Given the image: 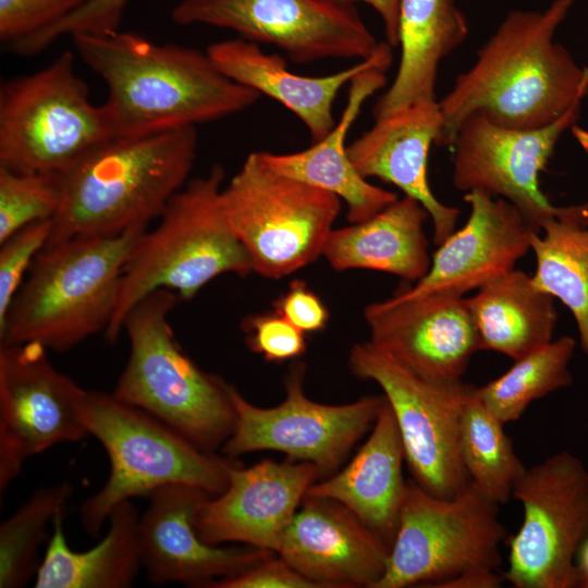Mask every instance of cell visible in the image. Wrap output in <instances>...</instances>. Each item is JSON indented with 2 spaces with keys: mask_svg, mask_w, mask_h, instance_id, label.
Listing matches in <instances>:
<instances>
[{
  "mask_svg": "<svg viewBox=\"0 0 588 588\" xmlns=\"http://www.w3.org/2000/svg\"><path fill=\"white\" fill-rule=\"evenodd\" d=\"M87 0H0V38L8 45L66 17Z\"/></svg>",
  "mask_w": 588,
  "mask_h": 588,
  "instance_id": "obj_37",
  "label": "cell"
},
{
  "mask_svg": "<svg viewBox=\"0 0 588 588\" xmlns=\"http://www.w3.org/2000/svg\"><path fill=\"white\" fill-rule=\"evenodd\" d=\"M348 364L355 376L382 389L414 481L440 498L462 492L469 478L461 455L460 427L471 384L422 377L369 341L352 347Z\"/></svg>",
  "mask_w": 588,
  "mask_h": 588,
  "instance_id": "obj_11",
  "label": "cell"
},
{
  "mask_svg": "<svg viewBox=\"0 0 588 588\" xmlns=\"http://www.w3.org/2000/svg\"><path fill=\"white\" fill-rule=\"evenodd\" d=\"M73 487L66 482L37 489L29 500L0 525V587L25 586L36 575L38 550L48 523L64 513Z\"/></svg>",
  "mask_w": 588,
  "mask_h": 588,
  "instance_id": "obj_33",
  "label": "cell"
},
{
  "mask_svg": "<svg viewBox=\"0 0 588 588\" xmlns=\"http://www.w3.org/2000/svg\"><path fill=\"white\" fill-rule=\"evenodd\" d=\"M36 342L0 343V493L32 456L88 431L79 406L86 390L57 370Z\"/></svg>",
  "mask_w": 588,
  "mask_h": 588,
  "instance_id": "obj_15",
  "label": "cell"
},
{
  "mask_svg": "<svg viewBox=\"0 0 588 588\" xmlns=\"http://www.w3.org/2000/svg\"><path fill=\"white\" fill-rule=\"evenodd\" d=\"M536 257L531 281L572 313L583 352L588 357V201L572 205L532 232Z\"/></svg>",
  "mask_w": 588,
  "mask_h": 588,
  "instance_id": "obj_30",
  "label": "cell"
},
{
  "mask_svg": "<svg viewBox=\"0 0 588 588\" xmlns=\"http://www.w3.org/2000/svg\"><path fill=\"white\" fill-rule=\"evenodd\" d=\"M79 413L88 434L105 448L110 473L102 488L81 505L82 527L98 537L113 509L173 483L223 492L237 462L203 451L177 431L136 406L102 391H87Z\"/></svg>",
  "mask_w": 588,
  "mask_h": 588,
  "instance_id": "obj_7",
  "label": "cell"
},
{
  "mask_svg": "<svg viewBox=\"0 0 588 588\" xmlns=\"http://www.w3.org/2000/svg\"><path fill=\"white\" fill-rule=\"evenodd\" d=\"M127 2L128 0H87L66 17L30 36L14 41L10 48L16 54L32 57L64 35L117 32Z\"/></svg>",
  "mask_w": 588,
  "mask_h": 588,
  "instance_id": "obj_35",
  "label": "cell"
},
{
  "mask_svg": "<svg viewBox=\"0 0 588 588\" xmlns=\"http://www.w3.org/2000/svg\"><path fill=\"white\" fill-rule=\"evenodd\" d=\"M247 346L268 362L302 356L307 347L305 333L277 311L249 316L242 323Z\"/></svg>",
  "mask_w": 588,
  "mask_h": 588,
  "instance_id": "obj_38",
  "label": "cell"
},
{
  "mask_svg": "<svg viewBox=\"0 0 588 588\" xmlns=\"http://www.w3.org/2000/svg\"><path fill=\"white\" fill-rule=\"evenodd\" d=\"M441 127L439 101L421 100L375 120V125L346 148L360 175L391 183L425 207L437 246L455 231L460 216L456 207L434 196L428 182V156Z\"/></svg>",
  "mask_w": 588,
  "mask_h": 588,
  "instance_id": "obj_22",
  "label": "cell"
},
{
  "mask_svg": "<svg viewBox=\"0 0 588 588\" xmlns=\"http://www.w3.org/2000/svg\"><path fill=\"white\" fill-rule=\"evenodd\" d=\"M504 580L494 569H474L449 578L434 588H495Z\"/></svg>",
  "mask_w": 588,
  "mask_h": 588,
  "instance_id": "obj_42",
  "label": "cell"
},
{
  "mask_svg": "<svg viewBox=\"0 0 588 588\" xmlns=\"http://www.w3.org/2000/svg\"><path fill=\"white\" fill-rule=\"evenodd\" d=\"M464 200L469 206L465 224L439 245L427 273L399 294L464 296L514 269L530 250L531 234L538 231L513 204L480 189L465 193Z\"/></svg>",
  "mask_w": 588,
  "mask_h": 588,
  "instance_id": "obj_21",
  "label": "cell"
},
{
  "mask_svg": "<svg viewBox=\"0 0 588 588\" xmlns=\"http://www.w3.org/2000/svg\"><path fill=\"white\" fill-rule=\"evenodd\" d=\"M180 297L158 290L123 322L130 355L113 395L158 418L197 448L215 452L232 434L230 383L201 370L181 348L168 321Z\"/></svg>",
  "mask_w": 588,
  "mask_h": 588,
  "instance_id": "obj_6",
  "label": "cell"
},
{
  "mask_svg": "<svg viewBox=\"0 0 588 588\" xmlns=\"http://www.w3.org/2000/svg\"><path fill=\"white\" fill-rule=\"evenodd\" d=\"M210 588H320L279 555L273 554L230 577L212 581Z\"/></svg>",
  "mask_w": 588,
  "mask_h": 588,
  "instance_id": "obj_39",
  "label": "cell"
},
{
  "mask_svg": "<svg viewBox=\"0 0 588 588\" xmlns=\"http://www.w3.org/2000/svg\"><path fill=\"white\" fill-rule=\"evenodd\" d=\"M220 201L253 271L275 280L323 255L341 210L334 194L266 168L254 152L222 187Z\"/></svg>",
  "mask_w": 588,
  "mask_h": 588,
  "instance_id": "obj_9",
  "label": "cell"
},
{
  "mask_svg": "<svg viewBox=\"0 0 588 588\" xmlns=\"http://www.w3.org/2000/svg\"><path fill=\"white\" fill-rule=\"evenodd\" d=\"M112 138L102 105L90 102L70 51L1 85L0 164L11 170L60 174Z\"/></svg>",
  "mask_w": 588,
  "mask_h": 588,
  "instance_id": "obj_8",
  "label": "cell"
},
{
  "mask_svg": "<svg viewBox=\"0 0 588 588\" xmlns=\"http://www.w3.org/2000/svg\"><path fill=\"white\" fill-rule=\"evenodd\" d=\"M480 350L516 360L553 340L559 320L555 298L536 287L531 275L512 269L466 297Z\"/></svg>",
  "mask_w": 588,
  "mask_h": 588,
  "instance_id": "obj_29",
  "label": "cell"
},
{
  "mask_svg": "<svg viewBox=\"0 0 588 588\" xmlns=\"http://www.w3.org/2000/svg\"><path fill=\"white\" fill-rule=\"evenodd\" d=\"M147 226L120 234L81 236L46 246L15 294L0 343L36 342L66 352L105 332L124 267Z\"/></svg>",
  "mask_w": 588,
  "mask_h": 588,
  "instance_id": "obj_4",
  "label": "cell"
},
{
  "mask_svg": "<svg viewBox=\"0 0 588 588\" xmlns=\"http://www.w3.org/2000/svg\"><path fill=\"white\" fill-rule=\"evenodd\" d=\"M503 427L471 385L461 419V455L469 482L498 505L510 501L526 469Z\"/></svg>",
  "mask_w": 588,
  "mask_h": 588,
  "instance_id": "obj_31",
  "label": "cell"
},
{
  "mask_svg": "<svg viewBox=\"0 0 588 588\" xmlns=\"http://www.w3.org/2000/svg\"><path fill=\"white\" fill-rule=\"evenodd\" d=\"M59 174L20 172L0 164V243L25 225L54 217Z\"/></svg>",
  "mask_w": 588,
  "mask_h": 588,
  "instance_id": "obj_34",
  "label": "cell"
},
{
  "mask_svg": "<svg viewBox=\"0 0 588 588\" xmlns=\"http://www.w3.org/2000/svg\"><path fill=\"white\" fill-rule=\"evenodd\" d=\"M578 586L588 588V537L577 553Z\"/></svg>",
  "mask_w": 588,
  "mask_h": 588,
  "instance_id": "obj_43",
  "label": "cell"
},
{
  "mask_svg": "<svg viewBox=\"0 0 588 588\" xmlns=\"http://www.w3.org/2000/svg\"><path fill=\"white\" fill-rule=\"evenodd\" d=\"M404 461L401 433L387 400L370 436L347 466L313 483L305 497L342 503L391 548L407 488Z\"/></svg>",
  "mask_w": 588,
  "mask_h": 588,
  "instance_id": "obj_25",
  "label": "cell"
},
{
  "mask_svg": "<svg viewBox=\"0 0 588 588\" xmlns=\"http://www.w3.org/2000/svg\"><path fill=\"white\" fill-rule=\"evenodd\" d=\"M196 150L195 127L97 146L59 174L61 203L46 246L147 226L187 183Z\"/></svg>",
  "mask_w": 588,
  "mask_h": 588,
  "instance_id": "obj_3",
  "label": "cell"
},
{
  "mask_svg": "<svg viewBox=\"0 0 588 588\" xmlns=\"http://www.w3.org/2000/svg\"><path fill=\"white\" fill-rule=\"evenodd\" d=\"M354 4L362 1L372 7L384 25L387 42L393 48L399 45V19L401 0H334Z\"/></svg>",
  "mask_w": 588,
  "mask_h": 588,
  "instance_id": "obj_41",
  "label": "cell"
},
{
  "mask_svg": "<svg viewBox=\"0 0 588 588\" xmlns=\"http://www.w3.org/2000/svg\"><path fill=\"white\" fill-rule=\"evenodd\" d=\"M512 498L524 510L518 531L509 540L504 580L516 588L578 586L575 559L588 537V469L561 451L524 470Z\"/></svg>",
  "mask_w": 588,
  "mask_h": 588,
  "instance_id": "obj_12",
  "label": "cell"
},
{
  "mask_svg": "<svg viewBox=\"0 0 588 588\" xmlns=\"http://www.w3.org/2000/svg\"><path fill=\"white\" fill-rule=\"evenodd\" d=\"M467 33L466 20L454 0H401V60L392 84L373 105V119L417 101L436 100L439 64Z\"/></svg>",
  "mask_w": 588,
  "mask_h": 588,
  "instance_id": "obj_27",
  "label": "cell"
},
{
  "mask_svg": "<svg viewBox=\"0 0 588 588\" xmlns=\"http://www.w3.org/2000/svg\"><path fill=\"white\" fill-rule=\"evenodd\" d=\"M304 376L303 363L292 365L284 379L285 399L267 408L252 404L230 384L236 421L221 454L237 458L277 451L287 460L314 464L320 478L331 476L373 426L387 397L366 396L342 405L317 403L305 394Z\"/></svg>",
  "mask_w": 588,
  "mask_h": 588,
  "instance_id": "obj_13",
  "label": "cell"
},
{
  "mask_svg": "<svg viewBox=\"0 0 588 588\" xmlns=\"http://www.w3.org/2000/svg\"><path fill=\"white\" fill-rule=\"evenodd\" d=\"M171 17L179 25H212L273 45L298 64L364 60L380 45L354 4L334 0H181Z\"/></svg>",
  "mask_w": 588,
  "mask_h": 588,
  "instance_id": "obj_14",
  "label": "cell"
},
{
  "mask_svg": "<svg viewBox=\"0 0 588 588\" xmlns=\"http://www.w3.org/2000/svg\"><path fill=\"white\" fill-rule=\"evenodd\" d=\"M429 218L405 195L365 221L333 229L322 256L338 271L376 270L417 282L431 265L424 230Z\"/></svg>",
  "mask_w": 588,
  "mask_h": 588,
  "instance_id": "obj_26",
  "label": "cell"
},
{
  "mask_svg": "<svg viewBox=\"0 0 588 588\" xmlns=\"http://www.w3.org/2000/svg\"><path fill=\"white\" fill-rule=\"evenodd\" d=\"M301 505L277 554L320 588H373L390 547L338 501L304 497Z\"/></svg>",
  "mask_w": 588,
  "mask_h": 588,
  "instance_id": "obj_20",
  "label": "cell"
},
{
  "mask_svg": "<svg viewBox=\"0 0 588 588\" xmlns=\"http://www.w3.org/2000/svg\"><path fill=\"white\" fill-rule=\"evenodd\" d=\"M225 176L213 166L206 176L188 181L168 203L159 223L146 231L122 274L112 319L103 332L114 343L130 310L155 291L174 292L189 301L224 273L245 277L250 258L230 228L220 194Z\"/></svg>",
  "mask_w": 588,
  "mask_h": 588,
  "instance_id": "obj_5",
  "label": "cell"
},
{
  "mask_svg": "<svg viewBox=\"0 0 588 588\" xmlns=\"http://www.w3.org/2000/svg\"><path fill=\"white\" fill-rule=\"evenodd\" d=\"M209 497L207 491L184 483L163 486L150 493L138 522L142 567L150 584L208 587L274 553L247 544L219 547L201 540L195 517Z\"/></svg>",
  "mask_w": 588,
  "mask_h": 588,
  "instance_id": "obj_18",
  "label": "cell"
},
{
  "mask_svg": "<svg viewBox=\"0 0 588 588\" xmlns=\"http://www.w3.org/2000/svg\"><path fill=\"white\" fill-rule=\"evenodd\" d=\"M63 515L52 522L45 555L35 575L36 588H126L142 567L139 515L131 500L117 505L105 537L89 550L73 551L63 531Z\"/></svg>",
  "mask_w": 588,
  "mask_h": 588,
  "instance_id": "obj_28",
  "label": "cell"
},
{
  "mask_svg": "<svg viewBox=\"0 0 588 588\" xmlns=\"http://www.w3.org/2000/svg\"><path fill=\"white\" fill-rule=\"evenodd\" d=\"M71 38L107 86L102 108L113 138L195 127L246 110L260 97L222 74L206 51L119 30Z\"/></svg>",
  "mask_w": 588,
  "mask_h": 588,
  "instance_id": "obj_2",
  "label": "cell"
},
{
  "mask_svg": "<svg viewBox=\"0 0 588 588\" xmlns=\"http://www.w3.org/2000/svg\"><path fill=\"white\" fill-rule=\"evenodd\" d=\"M52 219L29 223L0 243V327L34 259L46 247Z\"/></svg>",
  "mask_w": 588,
  "mask_h": 588,
  "instance_id": "obj_36",
  "label": "cell"
},
{
  "mask_svg": "<svg viewBox=\"0 0 588 588\" xmlns=\"http://www.w3.org/2000/svg\"><path fill=\"white\" fill-rule=\"evenodd\" d=\"M206 52L230 79L266 95L294 113L307 127L313 143L326 137L336 122L333 102L342 87L359 73L392 63V47L381 41L376 52L359 63L324 76L291 72L279 54L265 53L258 44L241 37L213 42Z\"/></svg>",
  "mask_w": 588,
  "mask_h": 588,
  "instance_id": "obj_23",
  "label": "cell"
},
{
  "mask_svg": "<svg viewBox=\"0 0 588 588\" xmlns=\"http://www.w3.org/2000/svg\"><path fill=\"white\" fill-rule=\"evenodd\" d=\"M319 478L308 462L266 458L247 468L236 462L225 490L209 497L196 513V531L209 544L233 542L277 553L308 488Z\"/></svg>",
  "mask_w": 588,
  "mask_h": 588,
  "instance_id": "obj_19",
  "label": "cell"
},
{
  "mask_svg": "<svg viewBox=\"0 0 588 588\" xmlns=\"http://www.w3.org/2000/svg\"><path fill=\"white\" fill-rule=\"evenodd\" d=\"M576 341L568 335L514 360L503 375L482 387L477 394L504 425L517 420L534 401L573 383L569 363Z\"/></svg>",
  "mask_w": 588,
  "mask_h": 588,
  "instance_id": "obj_32",
  "label": "cell"
},
{
  "mask_svg": "<svg viewBox=\"0 0 588 588\" xmlns=\"http://www.w3.org/2000/svg\"><path fill=\"white\" fill-rule=\"evenodd\" d=\"M369 342L418 375L457 380L480 351L466 297L431 292L395 294L365 308Z\"/></svg>",
  "mask_w": 588,
  "mask_h": 588,
  "instance_id": "obj_17",
  "label": "cell"
},
{
  "mask_svg": "<svg viewBox=\"0 0 588 588\" xmlns=\"http://www.w3.org/2000/svg\"><path fill=\"white\" fill-rule=\"evenodd\" d=\"M498 506L470 482L453 498L407 482L387 568L373 588L434 587L467 571H497L507 540Z\"/></svg>",
  "mask_w": 588,
  "mask_h": 588,
  "instance_id": "obj_10",
  "label": "cell"
},
{
  "mask_svg": "<svg viewBox=\"0 0 588 588\" xmlns=\"http://www.w3.org/2000/svg\"><path fill=\"white\" fill-rule=\"evenodd\" d=\"M580 106L547 126L530 130L503 127L479 114L468 117L451 145L454 187L504 198L540 232L544 222L562 216L568 207L553 206L539 179L564 132L578 121Z\"/></svg>",
  "mask_w": 588,
  "mask_h": 588,
  "instance_id": "obj_16",
  "label": "cell"
},
{
  "mask_svg": "<svg viewBox=\"0 0 588 588\" xmlns=\"http://www.w3.org/2000/svg\"><path fill=\"white\" fill-rule=\"evenodd\" d=\"M390 64L372 66L351 82L346 106L332 131L302 151L272 154L254 151L266 168L324 189L347 205V220L358 223L375 216L399 197L376 186L355 169L347 155L345 139L364 102L387 84Z\"/></svg>",
  "mask_w": 588,
  "mask_h": 588,
  "instance_id": "obj_24",
  "label": "cell"
},
{
  "mask_svg": "<svg viewBox=\"0 0 588 588\" xmlns=\"http://www.w3.org/2000/svg\"><path fill=\"white\" fill-rule=\"evenodd\" d=\"M273 306L274 311L304 333L320 331L329 321L323 302L302 280H293Z\"/></svg>",
  "mask_w": 588,
  "mask_h": 588,
  "instance_id": "obj_40",
  "label": "cell"
},
{
  "mask_svg": "<svg viewBox=\"0 0 588 588\" xmlns=\"http://www.w3.org/2000/svg\"><path fill=\"white\" fill-rule=\"evenodd\" d=\"M574 0L544 10L510 12L439 101L437 146L451 147L462 123L479 114L493 124L530 130L547 126L588 96V68L554 40Z\"/></svg>",
  "mask_w": 588,
  "mask_h": 588,
  "instance_id": "obj_1",
  "label": "cell"
}]
</instances>
